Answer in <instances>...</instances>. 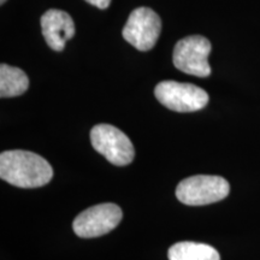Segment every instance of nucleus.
Masks as SVG:
<instances>
[{"mask_svg":"<svg viewBox=\"0 0 260 260\" xmlns=\"http://www.w3.org/2000/svg\"><path fill=\"white\" fill-rule=\"evenodd\" d=\"M0 177L15 187L39 188L52 180L53 169L41 155L14 149L0 154Z\"/></svg>","mask_w":260,"mask_h":260,"instance_id":"f257e3e1","label":"nucleus"},{"mask_svg":"<svg viewBox=\"0 0 260 260\" xmlns=\"http://www.w3.org/2000/svg\"><path fill=\"white\" fill-rule=\"evenodd\" d=\"M226 180L212 175H195L184 178L176 188V197L188 206H204L220 201L229 195Z\"/></svg>","mask_w":260,"mask_h":260,"instance_id":"f03ea898","label":"nucleus"},{"mask_svg":"<svg viewBox=\"0 0 260 260\" xmlns=\"http://www.w3.org/2000/svg\"><path fill=\"white\" fill-rule=\"evenodd\" d=\"M90 142L96 152L116 167H125L135 157V149L130 139L113 125L94 126L90 130Z\"/></svg>","mask_w":260,"mask_h":260,"instance_id":"7ed1b4c3","label":"nucleus"},{"mask_svg":"<svg viewBox=\"0 0 260 260\" xmlns=\"http://www.w3.org/2000/svg\"><path fill=\"white\" fill-rule=\"evenodd\" d=\"M158 102L176 112H194L209 104V94L191 83L162 81L154 89Z\"/></svg>","mask_w":260,"mask_h":260,"instance_id":"20e7f679","label":"nucleus"},{"mask_svg":"<svg viewBox=\"0 0 260 260\" xmlns=\"http://www.w3.org/2000/svg\"><path fill=\"white\" fill-rule=\"evenodd\" d=\"M211 42L201 35H191L176 44L172 53V61L178 70L198 77L211 75L209 56Z\"/></svg>","mask_w":260,"mask_h":260,"instance_id":"39448f33","label":"nucleus"},{"mask_svg":"<svg viewBox=\"0 0 260 260\" xmlns=\"http://www.w3.org/2000/svg\"><path fill=\"white\" fill-rule=\"evenodd\" d=\"M123 213L118 205L99 204L84 210L73 223L74 232L83 239L99 237L110 233L121 223Z\"/></svg>","mask_w":260,"mask_h":260,"instance_id":"423d86ee","label":"nucleus"},{"mask_svg":"<svg viewBox=\"0 0 260 260\" xmlns=\"http://www.w3.org/2000/svg\"><path fill=\"white\" fill-rule=\"evenodd\" d=\"M160 30V17L153 10L138 8L130 14L122 35L136 50L146 52L152 50L157 44Z\"/></svg>","mask_w":260,"mask_h":260,"instance_id":"0eeeda50","label":"nucleus"},{"mask_svg":"<svg viewBox=\"0 0 260 260\" xmlns=\"http://www.w3.org/2000/svg\"><path fill=\"white\" fill-rule=\"evenodd\" d=\"M41 31L53 51L64 50L65 42L74 38L75 24L71 16L63 10H47L41 17Z\"/></svg>","mask_w":260,"mask_h":260,"instance_id":"6e6552de","label":"nucleus"},{"mask_svg":"<svg viewBox=\"0 0 260 260\" xmlns=\"http://www.w3.org/2000/svg\"><path fill=\"white\" fill-rule=\"evenodd\" d=\"M169 260H220L219 253L206 243L177 242L168 252Z\"/></svg>","mask_w":260,"mask_h":260,"instance_id":"1a4fd4ad","label":"nucleus"},{"mask_svg":"<svg viewBox=\"0 0 260 260\" xmlns=\"http://www.w3.org/2000/svg\"><path fill=\"white\" fill-rule=\"evenodd\" d=\"M29 79L23 70L8 64L0 65V96H18L27 92Z\"/></svg>","mask_w":260,"mask_h":260,"instance_id":"9d476101","label":"nucleus"},{"mask_svg":"<svg viewBox=\"0 0 260 260\" xmlns=\"http://www.w3.org/2000/svg\"><path fill=\"white\" fill-rule=\"evenodd\" d=\"M87 3H89V4H92L93 6H95L98 9H106L109 8L110 3H111V0H86Z\"/></svg>","mask_w":260,"mask_h":260,"instance_id":"9b49d317","label":"nucleus"},{"mask_svg":"<svg viewBox=\"0 0 260 260\" xmlns=\"http://www.w3.org/2000/svg\"><path fill=\"white\" fill-rule=\"evenodd\" d=\"M6 2H8V0H0V4H4Z\"/></svg>","mask_w":260,"mask_h":260,"instance_id":"f8f14e48","label":"nucleus"}]
</instances>
